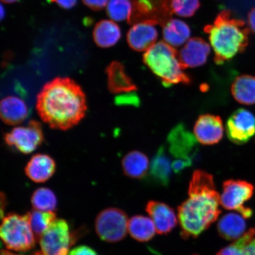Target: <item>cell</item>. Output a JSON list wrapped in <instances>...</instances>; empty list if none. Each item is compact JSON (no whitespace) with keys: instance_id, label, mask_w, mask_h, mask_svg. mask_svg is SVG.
Instances as JSON below:
<instances>
[{"instance_id":"6da1fadb","label":"cell","mask_w":255,"mask_h":255,"mask_svg":"<svg viewBox=\"0 0 255 255\" xmlns=\"http://www.w3.org/2000/svg\"><path fill=\"white\" fill-rule=\"evenodd\" d=\"M36 110L53 129L66 130L84 119L88 107L84 91L73 79L56 78L44 85L37 95Z\"/></svg>"},{"instance_id":"7a4b0ae2","label":"cell","mask_w":255,"mask_h":255,"mask_svg":"<svg viewBox=\"0 0 255 255\" xmlns=\"http://www.w3.org/2000/svg\"><path fill=\"white\" fill-rule=\"evenodd\" d=\"M220 200L212 175L202 170L194 171L189 184V198L177 209L181 237L197 238L216 222L222 212Z\"/></svg>"},{"instance_id":"3957f363","label":"cell","mask_w":255,"mask_h":255,"mask_svg":"<svg viewBox=\"0 0 255 255\" xmlns=\"http://www.w3.org/2000/svg\"><path fill=\"white\" fill-rule=\"evenodd\" d=\"M204 31L209 34L217 65H222L244 52L248 45L250 28L243 20L233 17L229 9L220 12L214 23L206 25Z\"/></svg>"},{"instance_id":"277c9868","label":"cell","mask_w":255,"mask_h":255,"mask_svg":"<svg viewBox=\"0 0 255 255\" xmlns=\"http://www.w3.org/2000/svg\"><path fill=\"white\" fill-rule=\"evenodd\" d=\"M143 61L156 76L161 79L165 87L174 84H189L191 79L178 59V52L164 41L155 43L143 56Z\"/></svg>"},{"instance_id":"5b68a950","label":"cell","mask_w":255,"mask_h":255,"mask_svg":"<svg viewBox=\"0 0 255 255\" xmlns=\"http://www.w3.org/2000/svg\"><path fill=\"white\" fill-rule=\"evenodd\" d=\"M0 237L8 250L22 253L33 249L37 241L27 213L24 215L11 213L3 217Z\"/></svg>"},{"instance_id":"8992f818","label":"cell","mask_w":255,"mask_h":255,"mask_svg":"<svg viewBox=\"0 0 255 255\" xmlns=\"http://www.w3.org/2000/svg\"><path fill=\"white\" fill-rule=\"evenodd\" d=\"M128 218L123 210L107 208L101 211L95 219V231L101 240L116 243L126 237Z\"/></svg>"},{"instance_id":"52a82bcc","label":"cell","mask_w":255,"mask_h":255,"mask_svg":"<svg viewBox=\"0 0 255 255\" xmlns=\"http://www.w3.org/2000/svg\"><path fill=\"white\" fill-rule=\"evenodd\" d=\"M73 241L68 223L56 219L41 236L40 251L34 255H68Z\"/></svg>"},{"instance_id":"ba28073f","label":"cell","mask_w":255,"mask_h":255,"mask_svg":"<svg viewBox=\"0 0 255 255\" xmlns=\"http://www.w3.org/2000/svg\"><path fill=\"white\" fill-rule=\"evenodd\" d=\"M254 187L247 181L229 180L223 184V193L221 196V205L229 210H235L249 219L253 216V210L244 206V203L253 197Z\"/></svg>"},{"instance_id":"9c48e42d","label":"cell","mask_w":255,"mask_h":255,"mask_svg":"<svg viewBox=\"0 0 255 255\" xmlns=\"http://www.w3.org/2000/svg\"><path fill=\"white\" fill-rule=\"evenodd\" d=\"M44 139L42 127L38 121L31 120L26 126L15 127L4 135L5 142L23 154L36 150Z\"/></svg>"},{"instance_id":"30bf717a","label":"cell","mask_w":255,"mask_h":255,"mask_svg":"<svg viewBox=\"0 0 255 255\" xmlns=\"http://www.w3.org/2000/svg\"><path fill=\"white\" fill-rule=\"evenodd\" d=\"M133 9L128 23H135L146 20H153L162 26L170 20L171 0H133Z\"/></svg>"},{"instance_id":"8fae6325","label":"cell","mask_w":255,"mask_h":255,"mask_svg":"<svg viewBox=\"0 0 255 255\" xmlns=\"http://www.w3.org/2000/svg\"><path fill=\"white\" fill-rule=\"evenodd\" d=\"M228 138L237 145L248 142L255 134V117L251 111L240 108L229 118L226 126Z\"/></svg>"},{"instance_id":"7c38bea8","label":"cell","mask_w":255,"mask_h":255,"mask_svg":"<svg viewBox=\"0 0 255 255\" xmlns=\"http://www.w3.org/2000/svg\"><path fill=\"white\" fill-rule=\"evenodd\" d=\"M197 140L182 124L172 129L167 138L171 154L176 159H183L191 164L197 152Z\"/></svg>"},{"instance_id":"4fadbf2b","label":"cell","mask_w":255,"mask_h":255,"mask_svg":"<svg viewBox=\"0 0 255 255\" xmlns=\"http://www.w3.org/2000/svg\"><path fill=\"white\" fill-rule=\"evenodd\" d=\"M157 21L146 20L133 25L127 34V41L131 49L145 52L154 46L158 38Z\"/></svg>"},{"instance_id":"5bb4252c","label":"cell","mask_w":255,"mask_h":255,"mask_svg":"<svg viewBox=\"0 0 255 255\" xmlns=\"http://www.w3.org/2000/svg\"><path fill=\"white\" fill-rule=\"evenodd\" d=\"M210 53V45L205 40L194 37L178 53V59L183 69L197 68L205 65Z\"/></svg>"},{"instance_id":"9a60e30c","label":"cell","mask_w":255,"mask_h":255,"mask_svg":"<svg viewBox=\"0 0 255 255\" xmlns=\"http://www.w3.org/2000/svg\"><path fill=\"white\" fill-rule=\"evenodd\" d=\"M223 131L221 118L210 114L201 116L194 128V135L197 141L204 145L218 143L223 138Z\"/></svg>"},{"instance_id":"2e32d148","label":"cell","mask_w":255,"mask_h":255,"mask_svg":"<svg viewBox=\"0 0 255 255\" xmlns=\"http://www.w3.org/2000/svg\"><path fill=\"white\" fill-rule=\"evenodd\" d=\"M146 211L154 222L159 235H167L176 227L178 219L172 207L158 201H149Z\"/></svg>"},{"instance_id":"e0dca14e","label":"cell","mask_w":255,"mask_h":255,"mask_svg":"<svg viewBox=\"0 0 255 255\" xmlns=\"http://www.w3.org/2000/svg\"><path fill=\"white\" fill-rule=\"evenodd\" d=\"M56 165L50 155L37 154L32 157L25 167V173L35 183H44L53 176Z\"/></svg>"},{"instance_id":"ac0fdd59","label":"cell","mask_w":255,"mask_h":255,"mask_svg":"<svg viewBox=\"0 0 255 255\" xmlns=\"http://www.w3.org/2000/svg\"><path fill=\"white\" fill-rule=\"evenodd\" d=\"M106 73L108 90L111 94L130 93L137 90L136 85L127 75L124 66L120 62H112L107 67Z\"/></svg>"},{"instance_id":"d6986e66","label":"cell","mask_w":255,"mask_h":255,"mask_svg":"<svg viewBox=\"0 0 255 255\" xmlns=\"http://www.w3.org/2000/svg\"><path fill=\"white\" fill-rule=\"evenodd\" d=\"M28 108L23 100L14 96H8L1 102V118L8 126H17L28 116Z\"/></svg>"},{"instance_id":"ffe728a7","label":"cell","mask_w":255,"mask_h":255,"mask_svg":"<svg viewBox=\"0 0 255 255\" xmlns=\"http://www.w3.org/2000/svg\"><path fill=\"white\" fill-rule=\"evenodd\" d=\"M247 222L242 215L229 213L223 216L218 223V231L220 237L226 241H237L246 231Z\"/></svg>"},{"instance_id":"44dd1931","label":"cell","mask_w":255,"mask_h":255,"mask_svg":"<svg viewBox=\"0 0 255 255\" xmlns=\"http://www.w3.org/2000/svg\"><path fill=\"white\" fill-rule=\"evenodd\" d=\"M93 36L95 42L99 47L107 48L113 46L121 36L120 28L111 20H101L96 24Z\"/></svg>"},{"instance_id":"7402d4cb","label":"cell","mask_w":255,"mask_h":255,"mask_svg":"<svg viewBox=\"0 0 255 255\" xmlns=\"http://www.w3.org/2000/svg\"><path fill=\"white\" fill-rule=\"evenodd\" d=\"M232 94L239 103L255 104V77L244 75L238 76L232 85Z\"/></svg>"},{"instance_id":"603a6c76","label":"cell","mask_w":255,"mask_h":255,"mask_svg":"<svg viewBox=\"0 0 255 255\" xmlns=\"http://www.w3.org/2000/svg\"><path fill=\"white\" fill-rule=\"evenodd\" d=\"M163 27L165 42L172 47L181 46L190 37L191 30L189 25L178 19H170Z\"/></svg>"},{"instance_id":"cb8c5ba5","label":"cell","mask_w":255,"mask_h":255,"mask_svg":"<svg viewBox=\"0 0 255 255\" xmlns=\"http://www.w3.org/2000/svg\"><path fill=\"white\" fill-rule=\"evenodd\" d=\"M172 164L165 154L164 147L159 148L152 159L150 167L152 179L158 184L166 187L170 183Z\"/></svg>"},{"instance_id":"d4e9b609","label":"cell","mask_w":255,"mask_h":255,"mask_svg":"<svg viewBox=\"0 0 255 255\" xmlns=\"http://www.w3.org/2000/svg\"><path fill=\"white\" fill-rule=\"evenodd\" d=\"M124 174L128 177L140 179L145 176L149 167L148 158L141 152L128 153L122 161Z\"/></svg>"},{"instance_id":"484cf974","label":"cell","mask_w":255,"mask_h":255,"mask_svg":"<svg viewBox=\"0 0 255 255\" xmlns=\"http://www.w3.org/2000/svg\"><path fill=\"white\" fill-rule=\"evenodd\" d=\"M128 230L132 238L141 242L150 241L157 232L152 219L141 215L133 216L129 220Z\"/></svg>"},{"instance_id":"4316f807","label":"cell","mask_w":255,"mask_h":255,"mask_svg":"<svg viewBox=\"0 0 255 255\" xmlns=\"http://www.w3.org/2000/svg\"><path fill=\"white\" fill-rule=\"evenodd\" d=\"M34 210L41 212H54L56 209L57 200L53 191L46 187L35 190L31 197Z\"/></svg>"},{"instance_id":"83f0119b","label":"cell","mask_w":255,"mask_h":255,"mask_svg":"<svg viewBox=\"0 0 255 255\" xmlns=\"http://www.w3.org/2000/svg\"><path fill=\"white\" fill-rule=\"evenodd\" d=\"M27 213L29 216L32 230L37 241H39L43 233L57 219L55 213L53 212H41L34 209Z\"/></svg>"},{"instance_id":"f1b7e54d","label":"cell","mask_w":255,"mask_h":255,"mask_svg":"<svg viewBox=\"0 0 255 255\" xmlns=\"http://www.w3.org/2000/svg\"><path fill=\"white\" fill-rule=\"evenodd\" d=\"M132 9V2L130 0H110L107 6L108 15L116 21H128Z\"/></svg>"},{"instance_id":"f546056e","label":"cell","mask_w":255,"mask_h":255,"mask_svg":"<svg viewBox=\"0 0 255 255\" xmlns=\"http://www.w3.org/2000/svg\"><path fill=\"white\" fill-rule=\"evenodd\" d=\"M200 0H171L173 13L183 17H190L200 8Z\"/></svg>"},{"instance_id":"4dcf8cb0","label":"cell","mask_w":255,"mask_h":255,"mask_svg":"<svg viewBox=\"0 0 255 255\" xmlns=\"http://www.w3.org/2000/svg\"><path fill=\"white\" fill-rule=\"evenodd\" d=\"M255 236V229H251L238 240L222 249L217 255H243L244 248L251 243Z\"/></svg>"},{"instance_id":"1f68e13d","label":"cell","mask_w":255,"mask_h":255,"mask_svg":"<svg viewBox=\"0 0 255 255\" xmlns=\"http://www.w3.org/2000/svg\"><path fill=\"white\" fill-rule=\"evenodd\" d=\"M84 4L95 11H100L107 6L109 0H83Z\"/></svg>"},{"instance_id":"d6a6232c","label":"cell","mask_w":255,"mask_h":255,"mask_svg":"<svg viewBox=\"0 0 255 255\" xmlns=\"http://www.w3.org/2000/svg\"><path fill=\"white\" fill-rule=\"evenodd\" d=\"M68 255H98L97 253L90 247L87 246H79L69 252Z\"/></svg>"},{"instance_id":"836d02e7","label":"cell","mask_w":255,"mask_h":255,"mask_svg":"<svg viewBox=\"0 0 255 255\" xmlns=\"http://www.w3.org/2000/svg\"><path fill=\"white\" fill-rule=\"evenodd\" d=\"M192 165L190 162L183 159H175L172 163V168L175 173H180L181 171L184 170L185 168L191 166Z\"/></svg>"},{"instance_id":"e575fe53","label":"cell","mask_w":255,"mask_h":255,"mask_svg":"<svg viewBox=\"0 0 255 255\" xmlns=\"http://www.w3.org/2000/svg\"><path fill=\"white\" fill-rule=\"evenodd\" d=\"M64 9H71L74 7L78 0H51Z\"/></svg>"},{"instance_id":"d590c367","label":"cell","mask_w":255,"mask_h":255,"mask_svg":"<svg viewBox=\"0 0 255 255\" xmlns=\"http://www.w3.org/2000/svg\"><path fill=\"white\" fill-rule=\"evenodd\" d=\"M248 23L250 29L255 34V7L252 8L249 12Z\"/></svg>"},{"instance_id":"8d00e7d4","label":"cell","mask_w":255,"mask_h":255,"mask_svg":"<svg viewBox=\"0 0 255 255\" xmlns=\"http://www.w3.org/2000/svg\"><path fill=\"white\" fill-rule=\"evenodd\" d=\"M243 255H255V248L252 242L244 248Z\"/></svg>"},{"instance_id":"74e56055","label":"cell","mask_w":255,"mask_h":255,"mask_svg":"<svg viewBox=\"0 0 255 255\" xmlns=\"http://www.w3.org/2000/svg\"><path fill=\"white\" fill-rule=\"evenodd\" d=\"M1 255H17L13 253H11V252L5 251V250H2L1 253Z\"/></svg>"},{"instance_id":"f35d334b","label":"cell","mask_w":255,"mask_h":255,"mask_svg":"<svg viewBox=\"0 0 255 255\" xmlns=\"http://www.w3.org/2000/svg\"><path fill=\"white\" fill-rule=\"evenodd\" d=\"M1 1L5 3H13L18 1V0H1Z\"/></svg>"},{"instance_id":"ab89813d","label":"cell","mask_w":255,"mask_h":255,"mask_svg":"<svg viewBox=\"0 0 255 255\" xmlns=\"http://www.w3.org/2000/svg\"><path fill=\"white\" fill-rule=\"evenodd\" d=\"M4 8H3L2 6L1 5V19H2V20L3 19V17H4V13H3V12H4Z\"/></svg>"},{"instance_id":"60d3db41","label":"cell","mask_w":255,"mask_h":255,"mask_svg":"<svg viewBox=\"0 0 255 255\" xmlns=\"http://www.w3.org/2000/svg\"><path fill=\"white\" fill-rule=\"evenodd\" d=\"M251 242H252V244H253L254 245V247L255 248V236L254 238L253 239V240Z\"/></svg>"}]
</instances>
